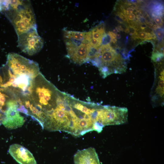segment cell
Masks as SVG:
<instances>
[{
    "instance_id": "obj_18",
    "label": "cell",
    "mask_w": 164,
    "mask_h": 164,
    "mask_svg": "<svg viewBox=\"0 0 164 164\" xmlns=\"http://www.w3.org/2000/svg\"><path fill=\"white\" fill-rule=\"evenodd\" d=\"M134 9L132 7H128L126 10V14L127 15H129L132 13L133 12Z\"/></svg>"
},
{
    "instance_id": "obj_21",
    "label": "cell",
    "mask_w": 164,
    "mask_h": 164,
    "mask_svg": "<svg viewBox=\"0 0 164 164\" xmlns=\"http://www.w3.org/2000/svg\"><path fill=\"white\" fill-rule=\"evenodd\" d=\"M4 117V113L0 109V125L2 124Z\"/></svg>"
},
{
    "instance_id": "obj_28",
    "label": "cell",
    "mask_w": 164,
    "mask_h": 164,
    "mask_svg": "<svg viewBox=\"0 0 164 164\" xmlns=\"http://www.w3.org/2000/svg\"><path fill=\"white\" fill-rule=\"evenodd\" d=\"M60 95H61V94H60ZM59 98L58 99V100H59ZM57 104H58V103H57ZM55 107H56V106H55ZM55 107H54V108H55ZM50 111H51V110H50ZM43 117H42V118H43ZM42 119H41V120H42Z\"/></svg>"
},
{
    "instance_id": "obj_15",
    "label": "cell",
    "mask_w": 164,
    "mask_h": 164,
    "mask_svg": "<svg viewBox=\"0 0 164 164\" xmlns=\"http://www.w3.org/2000/svg\"><path fill=\"white\" fill-rule=\"evenodd\" d=\"M111 38L108 34H105L102 39V45H106L110 43Z\"/></svg>"
},
{
    "instance_id": "obj_6",
    "label": "cell",
    "mask_w": 164,
    "mask_h": 164,
    "mask_svg": "<svg viewBox=\"0 0 164 164\" xmlns=\"http://www.w3.org/2000/svg\"><path fill=\"white\" fill-rule=\"evenodd\" d=\"M155 79L151 92V101L154 105L163 104L164 70L163 62L154 64Z\"/></svg>"
},
{
    "instance_id": "obj_19",
    "label": "cell",
    "mask_w": 164,
    "mask_h": 164,
    "mask_svg": "<svg viewBox=\"0 0 164 164\" xmlns=\"http://www.w3.org/2000/svg\"><path fill=\"white\" fill-rule=\"evenodd\" d=\"M107 34L109 35L111 39L116 38V34L112 32L109 31Z\"/></svg>"
},
{
    "instance_id": "obj_14",
    "label": "cell",
    "mask_w": 164,
    "mask_h": 164,
    "mask_svg": "<svg viewBox=\"0 0 164 164\" xmlns=\"http://www.w3.org/2000/svg\"><path fill=\"white\" fill-rule=\"evenodd\" d=\"M138 39H140L142 40H147V39L149 32H146L144 31H141L138 32Z\"/></svg>"
},
{
    "instance_id": "obj_13",
    "label": "cell",
    "mask_w": 164,
    "mask_h": 164,
    "mask_svg": "<svg viewBox=\"0 0 164 164\" xmlns=\"http://www.w3.org/2000/svg\"><path fill=\"white\" fill-rule=\"evenodd\" d=\"M154 30L155 34L158 40L160 41L162 40L164 34L163 29L160 28Z\"/></svg>"
},
{
    "instance_id": "obj_8",
    "label": "cell",
    "mask_w": 164,
    "mask_h": 164,
    "mask_svg": "<svg viewBox=\"0 0 164 164\" xmlns=\"http://www.w3.org/2000/svg\"><path fill=\"white\" fill-rule=\"evenodd\" d=\"M9 152L12 156L20 164H37L32 153L26 148L17 144L11 145Z\"/></svg>"
},
{
    "instance_id": "obj_1",
    "label": "cell",
    "mask_w": 164,
    "mask_h": 164,
    "mask_svg": "<svg viewBox=\"0 0 164 164\" xmlns=\"http://www.w3.org/2000/svg\"><path fill=\"white\" fill-rule=\"evenodd\" d=\"M5 9L18 36L37 27L35 14L30 1H8Z\"/></svg>"
},
{
    "instance_id": "obj_20",
    "label": "cell",
    "mask_w": 164,
    "mask_h": 164,
    "mask_svg": "<svg viewBox=\"0 0 164 164\" xmlns=\"http://www.w3.org/2000/svg\"><path fill=\"white\" fill-rule=\"evenodd\" d=\"M115 19L118 23L120 24L123 23L124 22L123 20L116 14H115Z\"/></svg>"
},
{
    "instance_id": "obj_23",
    "label": "cell",
    "mask_w": 164,
    "mask_h": 164,
    "mask_svg": "<svg viewBox=\"0 0 164 164\" xmlns=\"http://www.w3.org/2000/svg\"><path fill=\"white\" fill-rule=\"evenodd\" d=\"M117 42V39H111L110 43H113L114 44L116 43Z\"/></svg>"
},
{
    "instance_id": "obj_27",
    "label": "cell",
    "mask_w": 164,
    "mask_h": 164,
    "mask_svg": "<svg viewBox=\"0 0 164 164\" xmlns=\"http://www.w3.org/2000/svg\"><path fill=\"white\" fill-rule=\"evenodd\" d=\"M128 36H126V40H125V43L126 44H127V41H128Z\"/></svg>"
},
{
    "instance_id": "obj_24",
    "label": "cell",
    "mask_w": 164,
    "mask_h": 164,
    "mask_svg": "<svg viewBox=\"0 0 164 164\" xmlns=\"http://www.w3.org/2000/svg\"><path fill=\"white\" fill-rule=\"evenodd\" d=\"M63 93H61V94L59 98V100H58V102L60 100V99H61V98L62 97V96H63ZM56 106H57V105H56ZM54 108H53V109H54ZM52 109L51 110H52ZM48 112L47 113H48ZM46 114H45V115L43 116V118H42V120H41L42 121V120L43 118L44 117V116ZM41 123H40V124H41Z\"/></svg>"
},
{
    "instance_id": "obj_12",
    "label": "cell",
    "mask_w": 164,
    "mask_h": 164,
    "mask_svg": "<svg viewBox=\"0 0 164 164\" xmlns=\"http://www.w3.org/2000/svg\"><path fill=\"white\" fill-rule=\"evenodd\" d=\"M163 57L164 53L153 51L151 59L153 62L157 63L163 62Z\"/></svg>"
},
{
    "instance_id": "obj_7",
    "label": "cell",
    "mask_w": 164,
    "mask_h": 164,
    "mask_svg": "<svg viewBox=\"0 0 164 164\" xmlns=\"http://www.w3.org/2000/svg\"><path fill=\"white\" fill-rule=\"evenodd\" d=\"M67 55L74 63L81 64L87 60V44L71 39H65Z\"/></svg>"
},
{
    "instance_id": "obj_9",
    "label": "cell",
    "mask_w": 164,
    "mask_h": 164,
    "mask_svg": "<svg viewBox=\"0 0 164 164\" xmlns=\"http://www.w3.org/2000/svg\"><path fill=\"white\" fill-rule=\"evenodd\" d=\"M73 160L74 164H100L97 154L92 147L78 150Z\"/></svg>"
},
{
    "instance_id": "obj_3",
    "label": "cell",
    "mask_w": 164,
    "mask_h": 164,
    "mask_svg": "<svg viewBox=\"0 0 164 164\" xmlns=\"http://www.w3.org/2000/svg\"><path fill=\"white\" fill-rule=\"evenodd\" d=\"M128 110L126 108L103 106L98 114L99 122L103 128L109 125H119L128 121Z\"/></svg>"
},
{
    "instance_id": "obj_11",
    "label": "cell",
    "mask_w": 164,
    "mask_h": 164,
    "mask_svg": "<svg viewBox=\"0 0 164 164\" xmlns=\"http://www.w3.org/2000/svg\"><path fill=\"white\" fill-rule=\"evenodd\" d=\"M93 38L102 40V38L106 34L104 24L101 23L93 28L91 31Z\"/></svg>"
},
{
    "instance_id": "obj_4",
    "label": "cell",
    "mask_w": 164,
    "mask_h": 164,
    "mask_svg": "<svg viewBox=\"0 0 164 164\" xmlns=\"http://www.w3.org/2000/svg\"><path fill=\"white\" fill-rule=\"evenodd\" d=\"M18 36L19 47L22 51L28 55L31 56L37 53L43 47V41L39 35L37 27Z\"/></svg>"
},
{
    "instance_id": "obj_17",
    "label": "cell",
    "mask_w": 164,
    "mask_h": 164,
    "mask_svg": "<svg viewBox=\"0 0 164 164\" xmlns=\"http://www.w3.org/2000/svg\"><path fill=\"white\" fill-rule=\"evenodd\" d=\"M125 16L128 21H135L136 19H135V15L133 13H132L129 15L125 14Z\"/></svg>"
},
{
    "instance_id": "obj_25",
    "label": "cell",
    "mask_w": 164,
    "mask_h": 164,
    "mask_svg": "<svg viewBox=\"0 0 164 164\" xmlns=\"http://www.w3.org/2000/svg\"><path fill=\"white\" fill-rule=\"evenodd\" d=\"M113 32L115 34H117L118 32H120L117 29L115 28V29H114L113 30Z\"/></svg>"
},
{
    "instance_id": "obj_10",
    "label": "cell",
    "mask_w": 164,
    "mask_h": 164,
    "mask_svg": "<svg viewBox=\"0 0 164 164\" xmlns=\"http://www.w3.org/2000/svg\"><path fill=\"white\" fill-rule=\"evenodd\" d=\"M86 32L64 30V37L65 39H71L87 44L85 40Z\"/></svg>"
},
{
    "instance_id": "obj_16",
    "label": "cell",
    "mask_w": 164,
    "mask_h": 164,
    "mask_svg": "<svg viewBox=\"0 0 164 164\" xmlns=\"http://www.w3.org/2000/svg\"><path fill=\"white\" fill-rule=\"evenodd\" d=\"M154 21L156 24L161 27L163 24V20L161 17L158 16H155L153 17Z\"/></svg>"
},
{
    "instance_id": "obj_2",
    "label": "cell",
    "mask_w": 164,
    "mask_h": 164,
    "mask_svg": "<svg viewBox=\"0 0 164 164\" xmlns=\"http://www.w3.org/2000/svg\"><path fill=\"white\" fill-rule=\"evenodd\" d=\"M91 62L98 68L104 78L112 74L122 73L126 71L127 68L126 60L120 53L116 52L110 43L102 45L97 58Z\"/></svg>"
},
{
    "instance_id": "obj_26",
    "label": "cell",
    "mask_w": 164,
    "mask_h": 164,
    "mask_svg": "<svg viewBox=\"0 0 164 164\" xmlns=\"http://www.w3.org/2000/svg\"><path fill=\"white\" fill-rule=\"evenodd\" d=\"M121 35L120 34H116V38L118 39H120L121 38Z\"/></svg>"
},
{
    "instance_id": "obj_22",
    "label": "cell",
    "mask_w": 164,
    "mask_h": 164,
    "mask_svg": "<svg viewBox=\"0 0 164 164\" xmlns=\"http://www.w3.org/2000/svg\"><path fill=\"white\" fill-rule=\"evenodd\" d=\"M116 28L119 32L120 31H124L123 29L122 28V26L121 25L118 26Z\"/></svg>"
},
{
    "instance_id": "obj_5",
    "label": "cell",
    "mask_w": 164,
    "mask_h": 164,
    "mask_svg": "<svg viewBox=\"0 0 164 164\" xmlns=\"http://www.w3.org/2000/svg\"><path fill=\"white\" fill-rule=\"evenodd\" d=\"M18 103L15 98L10 97L7 101L2 124L9 130L22 127L25 120L17 110Z\"/></svg>"
}]
</instances>
